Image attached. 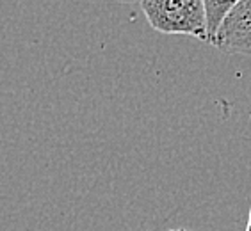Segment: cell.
<instances>
[{
  "label": "cell",
  "mask_w": 251,
  "mask_h": 231,
  "mask_svg": "<svg viewBox=\"0 0 251 231\" xmlns=\"http://www.w3.org/2000/svg\"><path fill=\"white\" fill-rule=\"evenodd\" d=\"M148 23L162 34H184L207 41L205 0H141Z\"/></svg>",
  "instance_id": "6da1fadb"
},
{
  "label": "cell",
  "mask_w": 251,
  "mask_h": 231,
  "mask_svg": "<svg viewBox=\"0 0 251 231\" xmlns=\"http://www.w3.org/2000/svg\"><path fill=\"white\" fill-rule=\"evenodd\" d=\"M214 46L225 53L251 55V0H241L228 13Z\"/></svg>",
  "instance_id": "7a4b0ae2"
},
{
  "label": "cell",
  "mask_w": 251,
  "mask_h": 231,
  "mask_svg": "<svg viewBox=\"0 0 251 231\" xmlns=\"http://www.w3.org/2000/svg\"><path fill=\"white\" fill-rule=\"evenodd\" d=\"M241 0H205V9H207V43L216 45V38H218L223 20L226 18L228 13Z\"/></svg>",
  "instance_id": "3957f363"
},
{
  "label": "cell",
  "mask_w": 251,
  "mask_h": 231,
  "mask_svg": "<svg viewBox=\"0 0 251 231\" xmlns=\"http://www.w3.org/2000/svg\"><path fill=\"white\" fill-rule=\"evenodd\" d=\"M246 231H251V208H250V217H248V226H246Z\"/></svg>",
  "instance_id": "277c9868"
},
{
  "label": "cell",
  "mask_w": 251,
  "mask_h": 231,
  "mask_svg": "<svg viewBox=\"0 0 251 231\" xmlns=\"http://www.w3.org/2000/svg\"><path fill=\"white\" fill-rule=\"evenodd\" d=\"M169 231H193V230H184V228H180V230H169Z\"/></svg>",
  "instance_id": "5b68a950"
},
{
  "label": "cell",
  "mask_w": 251,
  "mask_h": 231,
  "mask_svg": "<svg viewBox=\"0 0 251 231\" xmlns=\"http://www.w3.org/2000/svg\"><path fill=\"white\" fill-rule=\"evenodd\" d=\"M120 2H137V0H120ZM141 2V0H139Z\"/></svg>",
  "instance_id": "8992f818"
}]
</instances>
